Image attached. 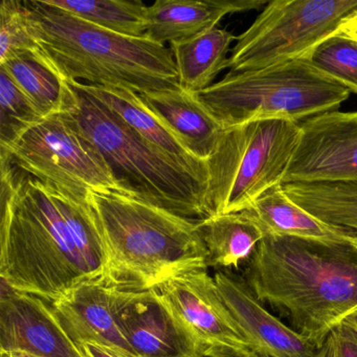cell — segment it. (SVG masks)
<instances>
[{
    "label": "cell",
    "mask_w": 357,
    "mask_h": 357,
    "mask_svg": "<svg viewBox=\"0 0 357 357\" xmlns=\"http://www.w3.org/2000/svg\"><path fill=\"white\" fill-rule=\"evenodd\" d=\"M1 166L0 277L18 291L55 302L86 282L105 280L107 254L89 202Z\"/></svg>",
    "instance_id": "cell-1"
},
{
    "label": "cell",
    "mask_w": 357,
    "mask_h": 357,
    "mask_svg": "<svg viewBox=\"0 0 357 357\" xmlns=\"http://www.w3.org/2000/svg\"><path fill=\"white\" fill-rule=\"evenodd\" d=\"M243 278L262 304L321 348L357 309V248L351 241L324 242L265 235Z\"/></svg>",
    "instance_id": "cell-2"
},
{
    "label": "cell",
    "mask_w": 357,
    "mask_h": 357,
    "mask_svg": "<svg viewBox=\"0 0 357 357\" xmlns=\"http://www.w3.org/2000/svg\"><path fill=\"white\" fill-rule=\"evenodd\" d=\"M43 60L66 82L150 93L181 86L170 49L95 26L45 0L24 1Z\"/></svg>",
    "instance_id": "cell-3"
},
{
    "label": "cell",
    "mask_w": 357,
    "mask_h": 357,
    "mask_svg": "<svg viewBox=\"0 0 357 357\" xmlns=\"http://www.w3.org/2000/svg\"><path fill=\"white\" fill-rule=\"evenodd\" d=\"M87 202L105 245V281L112 287L154 289L171 278L208 268L200 220L116 190L89 191Z\"/></svg>",
    "instance_id": "cell-4"
},
{
    "label": "cell",
    "mask_w": 357,
    "mask_h": 357,
    "mask_svg": "<svg viewBox=\"0 0 357 357\" xmlns=\"http://www.w3.org/2000/svg\"><path fill=\"white\" fill-rule=\"evenodd\" d=\"M70 85L76 101L64 114L105 158L127 193L185 218L210 217L206 183L144 139L101 102Z\"/></svg>",
    "instance_id": "cell-5"
},
{
    "label": "cell",
    "mask_w": 357,
    "mask_h": 357,
    "mask_svg": "<svg viewBox=\"0 0 357 357\" xmlns=\"http://www.w3.org/2000/svg\"><path fill=\"white\" fill-rule=\"evenodd\" d=\"M351 91L319 72L310 58L229 73L198 93L225 129L263 120L298 123L335 112Z\"/></svg>",
    "instance_id": "cell-6"
},
{
    "label": "cell",
    "mask_w": 357,
    "mask_h": 357,
    "mask_svg": "<svg viewBox=\"0 0 357 357\" xmlns=\"http://www.w3.org/2000/svg\"><path fill=\"white\" fill-rule=\"evenodd\" d=\"M300 123L263 120L225 129L208 158L210 217L243 212L275 185H283L298 148Z\"/></svg>",
    "instance_id": "cell-7"
},
{
    "label": "cell",
    "mask_w": 357,
    "mask_h": 357,
    "mask_svg": "<svg viewBox=\"0 0 357 357\" xmlns=\"http://www.w3.org/2000/svg\"><path fill=\"white\" fill-rule=\"evenodd\" d=\"M357 14V0H273L238 37L227 61L229 73L260 70L311 58Z\"/></svg>",
    "instance_id": "cell-8"
},
{
    "label": "cell",
    "mask_w": 357,
    "mask_h": 357,
    "mask_svg": "<svg viewBox=\"0 0 357 357\" xmlns=\"http://www.w3.org/2000/svg\"><path fill=\"white\" fill-rule=\"evenodd\" d=\"M0 160L78 202H86L89 191L126 192L105 158L64 114L41 119L0 146Z\"/></svg>",
    "instance_id": "cell-9"
},
{
    "label": "cell",
    "mask_w": 357,
    "mask_h": 357,
    "mask_svg": "<svg viewBox=\"0 0 357 357\" xmlns=\"http://www.w3.org/2000/svg\"><path fill=\"white\" fill-rule=\"evenodd\" d=\"M119 327L137 357H206L204 348L158 289L112 287Z\"/></svg>",
    "instance_id": "cell-10"
},
{
    "label": "cell",
    "mask_w": 357,
    "mask_h": 357,
    "mask_svg": "<svg viewBox=\"0 0 357 357\" xmlns=\"http://www.w3.org/2000/svg\"><path fill=\"white\" fill-rule=\"evenodd\" d=\"M155 289L195 336L206 357L229 356L252 349L208 269L171 278Z\"/></svg>",
    "instance_id": "cell-11"
},
{
    "label": "cell",
    "mask_w": 357,
    "mask_h": 357,
    "mask_svg": "<svg viewBox=\"0 0 357 357\" xmlns=\"http://www.w3.org/2000/svg\"><path fill=\"white\" fill-rule=\"evenodd\" d=\"M357 181V112H330L301 123L283 183Z\"/></svg>",
    "instance_id": "cell-12"
},
{
    "label": "cell",
    "mask_w": 357,
    "mask_h": 357,
    "mask_svg": "<svg viewBox=\"0 0 357 357\" xmlns=\"http://www.w3.org/2000/svg\"><path fill=\"white\" fill-rule=\"evenodd\" d=\"M0 353L34 357H85L70 340L51 303L18 291L1 280Z\"/></svg>",
    "instance_id": "cell-13"
},
{
    "label": "cell",
    "mask_w": 357,
    "mask_h": 357,
    "mask_svg": "<svg viewBox=\"0 0 357 357\" xmlns=\"http://www.w3.org/2000/svg\"><path fill=\"white\" fill-rule=\"evenodd\" d=\"M219 294L252 349L271 357H314L319 348L267 310L246 283L231 271L214 275Z\"/></svg>",
    "instance_id": "cell-14"
},
{
    "label": "cell",
    "mask_w": 357,
    "mask_h": 357,
    "mask_svg": "<svg viewBox=\"0 0 357 357\" xmlns=\"http://www.w3.org/2000/svg\"><path fill=\"white\" fill-rule=\"evenodd\" d=\"M112 292L105 280H96L81 284L51 305L77 346L95 344L124 357H137L116 323Z\"/></svg>",
    "instance_id": "cell-15"
},
{
    "label": "cell",
    "mask_w": 357,
    "mask_h": 357,
    "mask_svg": "<svg viewBox=\"0 0 357 357\" xmlns=\"http://www.w3.org/2000/svg\"><path fill=\"white\" fill-rule=\"evenodd\" d=\"M146 107L198 160L208 162L225 128L204 105L197 93L183 87L139 95Z\"/></svg>",
    "instance_id": "cell-16"
},
{
    "label": "cell",
    "mask_w": 357,
    "mask_h": 357,
    "mask_svg": "<svg viewBox=\"0 0 357 357\" xmlns=\"http://www.w3.org/2000/svg\"><path fill=\"white\" fill-rule=\"evenodd\" d=\"M267 3L265 0H156L146 11V36L162 45L187 40L217 28L229 14Z\"/></svg>",
    "instance_id": "cell-17"
},
{
    "label": "cell",
    "mask_w": 357,
    "mask_h": 357,
    "mask_svg": "<svg viewBox=\"0 0 357 357\" xmlns=\"http://www.w3.org/2000/svg\"><path fill=\"white\" fill-rule=\"evenodd\" d=\"M68 83L101 102L137 135L168 154L175 162L185 167L208 185L206 162L198 160L189 152L177 137L146 107L139 93L119 87Z\"/></svg>",
    "instance_id": "cell-18"
},
{
    "label": "cell",
    "mask_w": 357,
    "mask_h": 357,
    "mask_svg": "<svg viewBox=\"0 0 357 357\" xmlns=\"http://www.w3.org/2000/svg\"><path fill=\"white\" fill-rule=\"evenodd\" d=\"M198 227L208 252L206 265L218 271L248 264L265 236L246 211L208 217Z\"/></svg>",
    "instance_id": "cell-19"
},
{
    "label": "cell",
    "mask_w": 357,
    "mask_h": 357,
    "mask_svg": "<svg viewBox=\"0 0 357 357\" xmlns=\"http://www.w3.org/2000/svg\"><path fill=\"white\" fill-rule=\"evenodd\" d=\"M0 70L22 89L43 119L68 114L76 101L75 89L36 52L11 54Z\"/></svg>",
    "instance_id": "cell-20"
},
{
    "label": "cell",
    "mask_w": 357,
    "mask_h": 357,
    "mask_svg": "<svg viewBox=\"0 0 357 357\" xmlns=\"http://www.w3.org/2000/svg\"><path fill=\"white\" fill-rule=\"evenodd\" d=\"M262 227L265 235L285 236L324 242H346L352 236L319 220L292 202L283 189L275 185L245 210Z\"/></svg>",
    "instance_id": "cell-21"
},
{
    "label": "cell",
    "mask_w": 357,
    "mask_h": 357,
    "mask_svg": "<svg viewBox=\"0 0 357 357\" xmlns=\"http://www.w3.org/2000/svg\"><path fill=\"white\" fill-rule=\"evenodd\" d=\"M237 37L229 31L214 28L187 40L171 43L178 73L179 85L199 93L227 68L231 45Z\"/></svg>",
    "instance_id": "cell-22"
},
{
    "label": "cell",
    "mask_w": 357,
    "mask_h": 357,
    "mask_svg": "<svg viewBox=\"0 0 357 357\" xmlns=\"http://www.w3.org/2000/svg\"><path fill=\"white\" fill-rule=\"evenodd\" d=\"M283 189L315 218L357 235V181L283 183Z\"/></svg>",
    "instance_id": "cell-23"
},
{
    "label": "cell",
    "mask_w": 357,
    "mask_h": 357,
    "mask_svg": "<svg viewBox=\"0 0 357 357\" xmlns=\"http://www.w3.org/2000/svg\"><path fill=\"white\" fill-rule=\"evenodd\" d=\"M95 26L130 37L145 36L147 6L142 1L125 0H45Z\"/></svg>",
    "instance_id": "cell-24"
},
{
    "label": "cell",
    "mask_w": 357,
    "mask_h": 357,
    "mask_svg": "<svg viewBox=\"0 0 357 357\" xmlns=\"http://www.w3.org/2000/svg\"><path fill=\"white\" fill-rule=\"evenodd\" d=\"M310 61L319 72L357 93L356 41L337 33L315 50Z\"/></svg>",
    "instance_id": "cell-25"
},
{
    "label": "cell",
    "mask_w": 357,
    "mask_h": 357,
    "mask_svg": "<svg viewBox=\"0 0 357 357\" xmlns=\"http://www.w3.org/2000/svg\"><path fill=\"white\" fill-rule=\"evenodd\" d=\"M43 119L22 89L0 70V146L15 139L24 129Z\"/></svg>",
    "instance_id": "cell-26"
},
{
    "label": "cell",
    "mask_w": 357,
    "mask_h": 357,
    "mask_svg": "<svg viewBox=\"0 0 357 357\" xmlns=\"http://www.w3.org/2000/svg\"><path fill=\"white\" fill-rule=\"evenodd\" d=\"M38 50L29 24L26 3L3 0L0 6V61L20 52Z\"/></svg>",
    "instance_id": "cell-27"
},
{
    "label": "cell",
    "mask_w": 357,
    "mask_h": 357,
    "mask_svg": "<svg viewBox=\"0 0 357 357\" xmlns=\"http://www.w3.org/2000/svg\"><path fill=\"white\" fill-rule=\"evenodd\" d=\"M336 357H357V333L340 324L331 332Z\"/></svg>",
    "instance_id": "cell-28"
},
{
    "label": "cell",
    "mask_w": 357,
    "mask_h": 357,
    "mask_svg": "<svg viewBox=\"0 0 357 357\" xmlns=\"http://www.w3.org/2000/svg\"><path fill=\"white\" fill-rule=\"evenodd\" d=\"M85 357H124L109 349L95 344H83L79 346Z\"/></svg>",
    "instance_id": "cell-29"
},
{
    "label": "cell",
    "mask_w": 357,
    "mask_h": 357,
    "mask_svg": "<svg viewBox=\"0 0 357 357\" xmlns=\"http://www.w3.org/2000/svg\"><path fill=\"white\" fill-rule=\"evenodd\" d=\"M338 34L342 35L347 38L352 39V40L357 43V14L353 17L349 18L342 24Z\"/></svg>",
    "instance_id": "cell-30"
},
{
    "label": "cell",
    "mask_w": 357,
    "mask_h": 357,
    "mask_svg": "<svg viewBox=\"0 0 357 357\" xmlns=\"http://www.w3.org/2000/svg\"><path fill=\"white\" fill-rule=\"evenodd\" d=\"M314 357H336L335 347H334L331 333L321 344V348H319Z\"/></svg>",
    "instance_id": "cell-31"
},
{
    "label": "cell",
    "mask_w": 357,
    "mask_h": 357,
    "mask_svg": "<svg viewBox=\"0 0 357 357\" xmlns=\"http://www.w3.org/2000/svg\"><path fill=\"white\" fill-rule=\"evenodd\" d=\"M222 357H271L267 355L266 353L262 352V351L256 350V349H250V350L246 351V352L239 353V354L229 355V356Z\"/></svg>",
    "instance_id": "cell-32"
},
{
    "label": "cell",
    "mask_w": 357,
    "mask_h": 357,
    "mask_svg": "<svg viewBox=\"0 0 357 357\" xmlns=\"http://www.w3.org/2000/svg\"><path fill=\"white\" fill-rule=\"evenodd\" d=\"M344 325L348 326L351 329L354 330L357 333V309L353 311L348 317L344 321Z\"/></svg>",
    "instance_id": "cell-33"
},
{
    "label": "cell",
    "mask_w": 357,
    "mask_h": 357,
    "mask_svg": "<svg viewBox=\"0 0 357 357\" xmlns=\"http://www.w3.org/2000/svg\"><path fill=\"white\" fill-rule=\"evenodd\" d=\"M352 236L353 239V243H354V245L357 248V235H351Z\"/></svg>",
    "instance_id": "cell-34"
},
{
    "label": "cell",
    "mask_w": 357,
    "mask_h": 357,
    "mask_svg": "<svg viewBox=\"0 0 357 357\" xmlns=\"http://www.w3.org/2000/svg\"><path fill=\"white\" fill-rule=\"evenodd\" d=\"M15 354L17 355L18 357H34L30 356V355L22 354V353H15Z\"/></svg>",
    "instance_id": "cell-35"
}]
</instances>
